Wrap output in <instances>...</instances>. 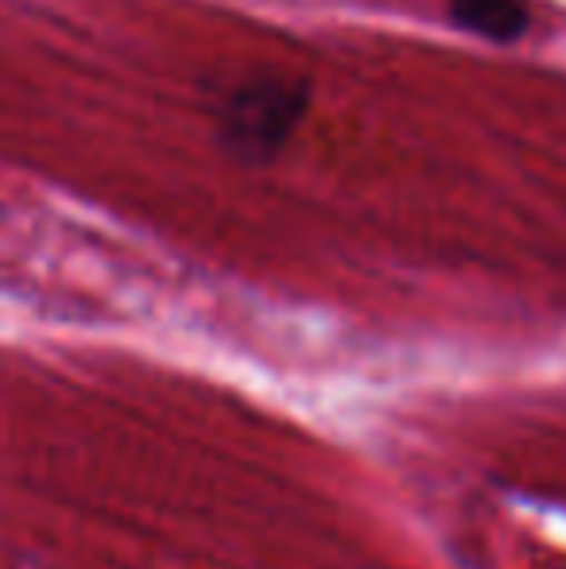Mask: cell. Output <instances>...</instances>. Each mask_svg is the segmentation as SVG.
<instances>
[{
  "label": "cell",
  "mask_w": 566,
  "mask_h": 569,
  "mask_svg": "<svg viewBox=\"0 0 566 569\" xmlns=\"http://www.w3.org/2000/svg\"><path fill=\"white\" fill-rule=\"evenodd\" d=\"M310 106V86L299 78L257 70L234 78L214 106V136L218 148L237 163H272L287 148Z\"/></svg>",
  "instance_id": "cell-1"
},
{
  "label": "cell",
  "mask_w": 566,
  "mask_h": 569,
  "mask_svg": "<svg viewBox=\"0 0 566 569\" xmlns=\"http://www.w3.org/2000/svg\"><path fill=\"white\" fill-rule=\"evenodd\" d=\"M446 16L458 31L489 43H516L532 31L528 0H446Z\"/></svg>",
  "instance_id": "cell-2"
}]
</instances>
